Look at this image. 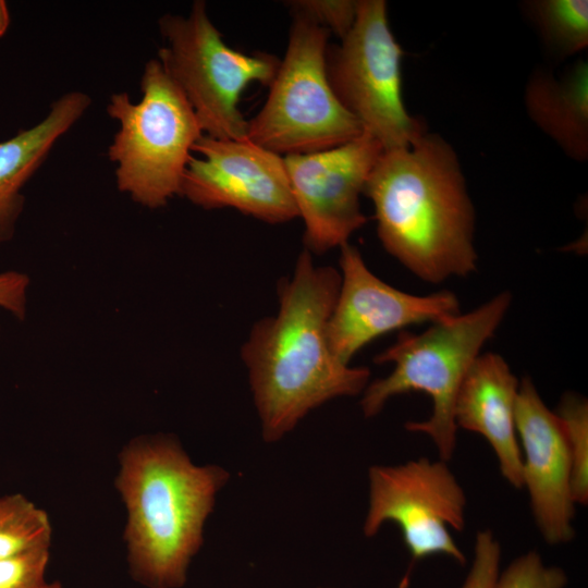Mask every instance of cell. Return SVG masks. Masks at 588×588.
I'll return each mask as SVG.
<instances>
[{
	"label": "cell",
	"instance_id": "cell-8",
	"mask_svg": "<svg viewBox=\"0 0 588 588\" xmlns=\"http://www.w3.org/2000/svg\"><path fill=\"white\" fill-rule=\"evenodd\" d=\"M402 59L384 0H358L353 26L339 46L327 50V76L333 93L383 150L407 147L427 132L404 105Z\"/></svg>",
	"mask_w": 588,
	"mask_h": 588
},
{
	"label": "cell",
	"instance_id": "cell-16",
	"mask_svg": "<svg viewBox=\"0 0 588 588\" xmlns=\"http://www.w3.org/2000/svg\"><path fill=\"white\" fill-rule=\"evenodd\" d=\"M524 105L531 122L572 160H588V62L575 61L562 74L534 71Z\"/></svg>",
	"mask_w": 588,
	"mask_h": 588
},
{
	"label": "cell",
	"instance_id": "cell-6",
	"mask_svg": "<svg viewBox=\"0 0 588 588\" xmlns=\"http://www.w3.org/2000/svg\"><path fill=\"white\" fill-rule=\"evenodd\" d=\"M329 36L326 28L294 15L266 102L247 121L249 140L285 157L333 148L364 133L329 84Z\"/></svg>",
	"mask_w": 588,
	"mask_h": 588
},
{
	"label": "cell",
	"instance_id": "cell-4",
	"mask_svg": "<svg viewBox=\"0 0 588 588\" xmlns=\"http://www.w3.org/2000/svg\"><path fill=\"white\" fill-rule=\"evenodd\" d=\"M512 295L502 292L477 308L433 322L421 333L403 331L379 353L377 364H393L384 378L369 382L360 407L366 418L379 414L400 394L419 391L432 401L429 418L409 421L406 429L430 438L440 460L449 462L456 448L454 406L461 384L483 344L503 321Z\"/></svg>",
	"mask_w": 588,
	"mask_h": 588
},
{
	"label": "cell",
	"instance_id": "cell-5",
	"mask_svg": "<svg viewBox=\"0 0 588 588\" xmlns=\"http://www.w3.org/2000/svg\"><path fill=\"white\" fill-rule=\"evenodd\" d=\"M142 99L133 103L127 93L111 96L108 114L120 130L108 149L117 163V185L149 208L167 205L180 195L193 146L204 135L185 95L158 59L143 72Z\"/></svg>",
	"mask_w": 588,
	"mask_h": 588
},
{
	"label": "cell",
	"instance_id": "cell-7",
	"mask_svg": "<svg viewBox=\"0 0 588 588\" xmlns=\"http://www.w3.org/2000/svg\"><path fill=\"white\" fill-rule=\"evenodd\" d=\"M167 45L158 60L192 106L204 135L247 138V120L238 109L241 94L252 83L269 86L280 59L246 54L229 47L197 0L187 17L166 14L159 20Z\"/></svg>",
	"mask_w": 588,
	"mask_h": 588
},
{
	"label": "cell",
	"instance_id": "cell-25",
	"mask_svg": "<svg viewBox=\"0 0 588 588\" xmlns=\"http://www.w3.org/2000/svg\"><path fill=\"white\" fill-rule=\"evenodd\" d=\"M10 25V14L5 1L0 0V37H2Z\"/></svg>",
	"mask_w": 588,
	"mask_h": 588
},
{
	"label": "cell",
	"instance_id": "cell-17",
	"mask_svg": "<svg viewBox=\"0 0 588 588\" xmlns=\"http://www.w3.org/2000/svg\"><path fill=\"white\" fill-rule=\"evenodd\" d=\"M523 8L550 57L564 60L588 47L587 0H532Z\"/></svg>",
	"mask_w": 588,
	"mask_h": 588
},
{
	"label": "cell",
	"instance_id": "cell-3",
	"mask_svg": "<svg viewBox=\"0 0 588 588\" xmlns=\"http://www.w3.org/2000/svg\"><path fill=\"white\" fill-rule=\"evenodd\" d=\"M119 458L115 488L127 513L131 574L148 588H180L229 474L217 465H195L170 437L133 441Z\"/></svg>",
	"mask_w": 588,
	"mask_h": 588
},
{
	"label": "cell",
	"instance_id": "cell-10",
	"mask_svg": "<svg viewBox=\"0 0 588 588\" xmlns=\"http://www.w3.org/2000/svg\"><path fill=\"white\" fill-rule=\"evenodd\" d=\"M181 196L206 209L233 208L267 223L298 217L284 158L248 138L203 135L193 146Z\"/></svg>",
	"mask_w": 588,
	"mask_h": 588
},
{
	"label": "cell",
	"instance_id": "cell-2",
	"mask_svg": "<svg viewBox=\"0 0 588 588\" xmlns=\"http://www.w3.org/2000/svg\"><path fill=\"white\" fill-rule=\"evenodd\" d=\"M383 248L433 284L477 269L475 208L453 147L424 133L407 147L383 150L365 185Z\"/></svg>",
	"mask_w": 588,
	"mask_h": 588
},
{
	"label": "cell",
	"instance_id": "cell-13",
	"mask_svg": "<svg viewBox=\"0 0 588 588\" xmlns=\"http://www.w3.org/2000/svg\"><path fill=\"white\" fill-rule=\"evenodd\" d=\"M522 453L523 489L543 540L551 546L573 540L575 502L572 466L563 427L529 378L519 380L515 407Z\"/></svg>",
	"mask_w": 588,
	"mask_h": 588
},
{
	"label": "cell",
	"instance_id": "cell-11",
	"mask_svg": "<svg viewBox=\"0 0 588 588\" xmlns=\"http://www.w3.org/2000/svg\"><path fill=\"white\" fill-rule=\"evenodd\" d=\"M382 151L373 137L363 133L333 148L283 157L305 224V248L311 254L341 247L367 222L359 198Z\"/></svg>",
	"mask_w": 588,
	"mask_h": 588
},
{
	"label": "cell",
	"instance_id": "cell-14",
	"mask_svg": "<svg viewBox=\"0 0 588 588\" xmlns=\"http://www.w3.org/2000/svg\"><path fill=\"white\" fill-rule=\"evenodd\" d=\"M519 380L497 353L480 354L458 390L454 419L462 428L482 436L492 448L503 478L523 489L522 453L515 407Z\"/></svg>",
	"mask_w": 588,
	"mask_h": 588
},
{
	"label": "cell",
	"instance_id": "cell-21",
	"mask_svg": "<svg viewBox=\"0 0 588 588\" xmlns=\"http://www.w3.org/2000/svg\"><path fill=\"white\" fill-rule=\"evenodd\" d=\"M293 15L333 32L341 39L353 26L358 8L354 0H294L285 2Z\"/></svg>",
	"mask_w": 588,
	"mask_h": 588
},
{
	"label": "cell",
	"instance_id": "cell-12",
	"mask_svg": "<svg viewBox=\"0 0 588 588\" xmlns=\"http://www.w3.org/2000/svg\"><path fill=\"white\" fill-rule=\"evenodd\" d=\"M341 283L328 323L332 353L350 365L375 339L411 324L437 322L461 313L457 296L446 290L428 295L397 290L379 279L357 247H340Z\"/></svg>",
	"mask_w": 588,
	"mask_h": 588
},
{
	"label": "cell",
	"instance_id": "cell-19",
	"mask_svg": "<svg viewBox=\"0 0 588 588\" xmlns=\"http://www.w3.org/2000/svg\"><path fill=\"white\" fill-rule=\"evenodd\" d=\"M566 438L572 466V494L576 505L588 503V404L567 393L555 411Z\"/></svg>",
	"mask_w": 588,
	"mask_h": 588
},
{
	"label": "cell",
	"instance_id": "cell-24",
	"mask_svg": "<svg viewBox=\"0 0 588 588\" xmlns=\"http://www.w3.org/2000/svg\"><path fill=\"white\" fill-rule=\"evenodd\" d=\"M28 278L16 271L0 273V307L23 319Z\"/></svg>",
	"mask_w": 588,
	"mask_h": 588
},
{
	"label": "cell",
	"instance_id": "cell-18",
	"mask_svg": "<svg viewBox=\"0 0 588 588\" xmlns=\"http://www.w3.org/2000/svg\"><path fill=\"white\" fill-rule=\"evenodd\" d=\"M48 514L21 493L0 497V560L50 546Z\"/></svg>",
	"mask_w": 588,
	"mask_h": 588
},
{
	"label": "cell",
	"instance_id": "cell-20",
	"mask_svg": "<svg viewBox=\"0 0 588 588\" xmlns=\"http://www.w3.org/2000/svg\"><path fill=\"white\" fill-rule=\"evenodd\" d=\"M567 581L563 568L548 565L538 552L528 551L499 572L492 588H565Z\"/></svg>",
	"mask_w": 588,
	"mask_h": 588
},
{
	"label": "cell",
	"instance_id": "cell-1",
	"mask_svg": "<svg viewBox=\"0 0 588 588\" xmlns=\"http://www.w3.org/2000/svg\"><path fill=\"white\" fill-rule=\"evenodd\" d=\"M340 271L315 264L304 248L278 285L275 315L259 319L241 348L266 442L290 432L310 411L341 396L362 394L370 370L339 360L328 323Z\"/></svg>",
	"mask_w": 588,
	"mask_h": 588
},
{
	"label": "cell",
	"instance_id": "cell-23",
	"mask_svg": "<svg viewBox=\"0 0 588 588\" xmlns=\"http://www.w3.org/2000/svg\"><path fill=\"white\" fill-rule=\"evenodd\" d=\"M501 546L490 529L476 535L474 556L462 588H492L499 572Z\"/></svg>",
	"mask_w": 588,
	"mask_h": 588
},
{
	"label": "cell",
	"instance_id": "cell-15",
	"mask_svg": "<svg viewBox=\"0 0 588 588\" xmlns=\"http://www.w3.org/2000/svg\"><path fill=\"white\" fill-rule=\"evenodd\" d=\"M90 102V97L82 91L66 93L52 102L42 121L0 143V243L14 233L24 206L22 188Z\"/></svg>",
	"mask_w": 588,
	"mask_h": 588
},
{
	"label": "cell",
	"instance_id": "cell-22",
	"mask_svg": "<svg viewBox=\"0 0 588 588\" xmlns=\"http://www.w3.org/2000/svg\"><path fill=\"white\" fill-rule=\"evenodd\" d=\"M50 546L0 560V588H38L45 581Z\"/></svg>",
	"mask_w": 588,
	"mask_h": 588
},
{
	"label": "cell",
	"instance_id": "cell-26",
	"mask_svg": "<svg viewBox=\"0 0 588 588\" xmlns=\"http://www.w3.org/2000/svg\"><path fill=\"white\" fill-rule=\"evenodd\" d=\"M38 588H62V587L58 581H53V583H45L42 586Z\"/></svg>",
	"mask_w": 588,
	"mask_h": 588
},
{
	"label": "cell",
	"instance_id": "cell-9",
	"mask_svg": "<svg viewBox=\"0 0 588 588\" xmlns=\"http://www.w3.org/2000/svg\"><path fill=\"white\" fill-rule=\"evenodd\" d=\"M368 480L366 537L377 535L385 523H394L413 562L445 555L466 564V555L451 534L465 527L466 494L448 462L421 457L394 466L375 465Z\"/></svg>",
	"mask_w": 588,
	"mask_h": 588
}]
</instances>
